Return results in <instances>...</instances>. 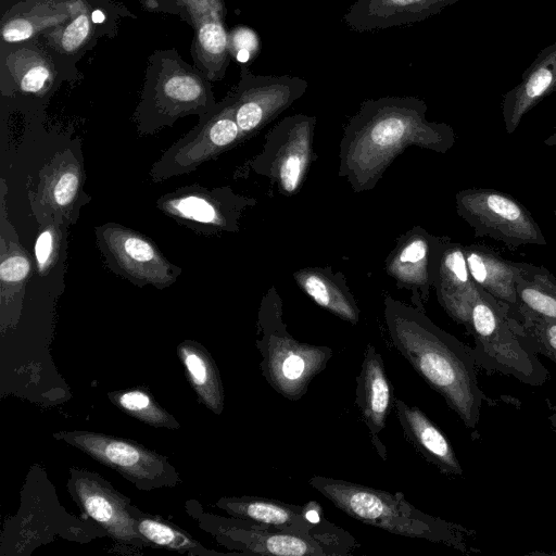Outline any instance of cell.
I'll use <instances>...</instances> for the list:
<instances>
[{
    "mask_svg": "<svg viewBox=\"0 0 556 556\" xmlns=\"http://www.w3.org/2000/svg\"><path fill=\"white\" fill-rule=\"evenodd\" d=\"M86 173L80 154L66 148L56 152L39 174L35 190H28V200L36 220L52 216L74 225L83 205L90 201L84 191Z\"/></svg>",
    "mask_w": 556,
    "mask_h": 556,
    "instance_id": "ac0fdd59",
    "label": "cell"
},
{
    "mask_svg": "<svg viewBox=\"0 0 556 556\" xmlns=\"http://www.w3.org/2000/svg\"><path fill=\"white\" fill-rule=\"evenodd\" d=\"M53 438L118 472L137 489L151 491L181 482L168 459L131 440L91 431H60Z\"/></svg>",
    "mask_w": 556,
    "mask_h": 556,
    "instance_id": "30bf717a",
    "label": "cell"
},
{
    "mask_svg": "<svg viewBox=\"0 0 556 556\" xmlns=\"http://www.w3.org/2000/svg\"><path fill=\"white\" fill-rule=\"evenodd\" d=\"M356 405L369 430L371 442L386 459V448L379 438L386 427L393 396L383 359L374 345L366 346L363 363L356 377Z\"/></svg>",
    "mask_w": 556,
    "mask_h": 556,
    "instance_id": "7402d4cb",
    "label": "cell"
},
{
    "mask_svg": "<svg viewBox=\"0 0 556 556\" xmlns=\"http://www.w3.org/2000/svg\"><path fill=\"white\" fill-rule=\"evenodd\" d=\"M516 291V308L542 318L556 319V278L544 266L535 265L519 280Z\"/></svg>",
    "mask_w": 556,
    "mask_h": 556,
    "instance_id": "d6a6232c",
    "label": "cell"
},
{
    "mask_svg": "<svg viewBox=\"0 0 556 556\" xmlns=\"http://www.w3.org/2000/svg\"><path fill=\"white\" fill-rule=\"evenodd\" d=\"M65 83L38 39L0 45V96L14 109L43 110Z\"/></svg>",
    "mask_w": 556,
    "mask_h": 556,
    "instance_id": "9a60e30c",
    "label": "cell"
},
{
    "mask_svg": "<svg viewBox=\"0 0 556 556\" xmlns=\"http://www.w3.org/2000/svg\"><path fill=\"white\" fill-rule=\"evenodd\" d=\"M241 142L229 91L211 111L199 116L192 129L163 152L151 166L149 176L160 182L191 173Z\"/></svg>",
    "mask_w": 556,
    "mask_h": 556,
    "instance_id": "8fae6325",
    "label": "cell"
},
{
    "mask_svg": "<svg viewBox=\"0 0 556 556\" xmlns=\"http://www.w3.org/2000/svg\"><path fill=\"white\" fill-rule=\"evenodd\" d=\"M7 185L1 179L0 210V299L1 307L20 309L34 264L29 252L21 244L18 235L7 216Z\"/></svg>",
    "mask_w": 556,
    "mask_h": 556,
    "instance_id": "83f0119b",
    "label": "cell"
},
{
    "mask_svg": "<svg viewBox=\"0 0 556 556\" xmlns=\"http://www.w3.org/2000/svg\"><path fill=\"white\" fill-rule=\"evenodd\" d=\"M123 18L137 16L117 0H77L71 18L38 40L64 81L75 84L83 77L78 62L101 38H114Z\"/></svg>",
    "mask_w": 556,
    "mask_h": 556,
    "instance_id": "ba28073f",
    "label": "cell"
},
{
    "mask_svg": "<svg viewBox=\"0 0 556 556\" xmlns=\"http://www.w3.org/2000/svg\"><path fill=\"white\" fill-rule=\"evenodd\" d=\"M459 0H355L343 15L352 30L370 31L417 23Z\"/></svg>",
    "mask_w": 556,
    "mask_h": 556,
    "instance_id": "603a6c76",
    "label": "cell"
},
{
    "mask_svg": "<svg viewBox=\"0 0 556 556\" xmlns=\"http://www.w3.org/2000/svg\"><path fill=\"white\" fill-rule=\"evenodd\" d=\"M298 287L318 306L356 325L361 311L341 271L327 267H304L293 273Z\"/></svg>",
    "mask_w": 556,
    "mask_h": 556,
    "instance_id": "f546056e",
    "label": "cell"
},
{
    "mask_svg": "<svg viewBox=\"0 0 556 556\" xmlns=\"http://www.w3.org/2000/svg\"><path fill=\"white\" fill-rule=\"evenodd\" d=\"M138 2L141 4L143 10L151 13H159L156 0H138Z\"/></svg>",
    "mask_w": 556,
    "mask_h": 556,
    "instance_id": "74e56055",
    "label": "cell"
},
{
    "mask_svg": "<svg viewBox=\"0 0 556 556\" xmlns=\"http://www.w3.org/2000/svg\"><path fill=\"white\" fill-rule=\"evenodd\" d=\"M465 328L473 338L478 366L533 387L548 380L549 371L539 357L535 342L511 307L480 287Z\"/></svg>",
    "mask_w": 556,
    "mask_h": 556,
    "instance_id": "8992f818",
    "label": "cell"
},
{
    "mask_svg": "<svg viewBox=\"0 0 556 556\" xmlns=\"http://www.w3.org/2000/svg\"><path fill=\"white\" fill-rule=\"evenodd\" d=\"M177 354L199 401L214 414H222L224 388L210 353L200 343L185 340L178 345Z\"/></svg>",
    "mask_w": 556,
    "mask_h": 556,
    "instance_id": "4dcf8cb0",
    "label": "cell"
},
{
    "mask_svg": "<svg viewBox=\"0 0 556 556\" xmlns=\"http://www.w3.org/2000/svg\"><path fill=\"white\" fill-rule=\"evenodd\" d=\"M394 407L405 438L442 473L463 476L456 453L440 428L417 406H410L395 397Z\"/></svg>",
    "mask_w": 556,
    "mask_h": 556,
    "instance_id": "4316f807",
    "label": "cell"
},
{
    "mask_svg": "<svg viewBox=\"0 0 556 556\" xmlns=\"http://www.w3.org/2000/svg\"><path fill=\"white\" fill-rule=\"evenodd\" d=\"M307 87L308 83L298 76L255 75L241 66L238 84L231 93L242 142L290 108Z\"/></svg>",
    "mask_w": 556,
    "mask_h": 556,
    "instance_id": "e0dca14e",
    "label": "cell"
},
{
    "mask_svg": "<svg viewBox=\"0 0 556 556\" xmlns=\"http://www.w3.org/2000/svg\"><path fill=\"white\" fill-rule=\"evenodd\" d=\"M67 227L52 216L39 223L34 244V260L40 277L50 275L65 260Z\"/></svg>",
    "mask_w": 556,
    "mask_h": 556,
    "instance_id": "e575fe53",
    "label": "cell"
},
{
    "mask_svg": "<svg viewBox=\"0 0 556 556\" xmlns=\"http://www.w3.org/2000/svg\"><path fill=\"white\" fill-rule=\"evenodd\" d=\"M317 117L298 113L283 117L267 132L262 150L249 167L267 178L277 191L294 195L303 186L316 154L313 149Z\"/></svg>",
    "mask_w": 556,
    "mask_h": 556,
    "instance_id": "9c48e42d",
    "label": "cell"
},
{
    "mask_svg": "<svg viewBox=\"0 0 556 556\" xmlns=\"http://www.w3.org/2000/svg\"><path fill=\"white\" fill-rule=\"evenodd\" d=\"M549 410H551V414L548 416V421L551 424V428L556 433V404L555 405L549 404Z\"/></svg>",
    "mask_w": 556,
    "mask_h": 556,
    "instance_id": "f35d334b",
    "label": "cell"
},
{
    "mask_svg": "<svg viewBox=\"0 0 556 556\" xmlns=\"http://www.w3.org/2000/svg\"><path fill=\"white\" fill-rule=\"evenodd\" d=\"M110 401L127 415L155 428L178 429L179 422L144 388L112 391Z\"/></svg>",
    "mask_w": 556,
    "mask_h": 556,
    "instance_id": "836d02e7",
    "label": "cell"
},
{
    "mask_svg": "<svg viewBox=\"0 0 556 556\" xmlns=\"http://www.w3.org/2000/svg\"><path fill=\"white\" fill-rule=\"evenodd\" d=\"M198 526L222 546L243 554L279 556H346L358 546L355 538L328 521L321 529L296 532L238 517L205 513L198 502L186 504Z\"/></svg>",
    "mask_w": 556,
    "mask_h": 556,
    "instance_id": "5b68a950",
    "label": "cell"
},
{
    "mask_svg": "<svg viewBox=\"0 0 556 556\" xmlns=\"http://www.w3.org/2000/svg\"><path fill=\"white\" fill-rule=\"evenodd\" d=\"M428 106L413 96L367 99L344 126L339 144L338 176L355 193L372 190L408 147L446 153L455 144L454 129L430 122Z\"/></svg>",
    "mask_w": 556,
    "mask_h": 556,
    "instance_id": "6da1fadb",
    "label": "cell"
},
{
    "mask_svg": "<svg viewBox=\"0 0 556 556\" xmlns=\"http://www.w3.org/2000/svg\"><path fill=\"white\" fill-rule=\"evenodd\" d=\"M216 103L212 81L195 65L174 48L157 49L148 59L134 121L139 135L150 136L181 117L201 116Z\"/></svg>",
    "mask_w": 556,
    "mask_h": 556,
    "instance_id": "277c9868",
    "label": "cell"
},
{
    "mask_svg": "<svg viewBox=\"0 0 556 556\" xmlns=\"http://www.w3.org/2000/svg\"><path fill=\"white\" fill-rule=\"evenodd\" d=\"M464 252L469 273L477 286L508 304L514 311L517 306V283L535 265L506 260L481 244L464 245Z\"/></svg>",
    "mask_w": 556,
    "mask_h": 556,
    "instance_id": "484cf974",
    "label": "cell"
},
{
    "mask_svg": "<svg viewBox=\"0 0 556 556\" xmlns=\"http://www.w3.org/2000/svg\"><path fill=\"white\" fill-rule=\"evenodd\" d=\"M547 147H556V126L553 128V132L544 140Z\"/></svg>",
    "mask_w": 556,
    "mask_h": 556,
    "instance_id": "ab89813d",
    "label": "cell"
},
{
    "mask_svg": "<svg viewBox=\"0 0 556 556\" xmlns=\"http://www.w3.org/2000/svg\"><path fill=\"white\" fill-rule=\"evenodd\" d=\"M77 0H0V45L38 39L65 24Z\"/></svg>",
    "mask_w": 556,
    "mask_h": 556,
    "instance_id": "44dd1931",
    "label": "cell"
},
{
    "mask_svg": "<svg viewBox=\"0 0 556 556\" xmlns=\"http://www.w3.org/2000/svg\"><path fill=\"white\" fill-rule=\"evenodd\" d=\"M72 498L83 511L116 542L137 548L150 547L135 529L131 501L100 475L72 468L67 481Z\"/></svg>",
    "mask_w": 556,
    "mask_h": 556,
    "instance_id": "d6986e66",
    "label": "cell"
},
{
    "mask_svg": "<svg viewBox=\"0 0 556 556\" xmlns=\"http://www.w3.org/2000/svg\"><path fill=\"white\" fill-rule=\"evenodd\" d=\"M556 91V40L545 47L525 71L518 85L502 100V116L508 135L515 132L523 116Z\"/></svg>",
    "mask_w": 556,
    "mask_h": 556,
    "instance_id": "d4e9b609",
    "label": "cell"
},
{
    "mask_svg": "<svg viewBox=\"0 0 556 556\" xmlns=\"http://www.w3.org/2000/svg\"><path fill=\"white\" fill-rule=\"evenodd\" d=\"M94 236L105 266L137 287L150 285L163 290L182 273L151 238L132 228L109 222L97 226Z\"/></svg>",
    "mask_w": 556,
    "mask_h": 556,
    "instance_id": "5bb4252c",
    "label": "cell"
},
{
    "mask_svg": "<svg viewBox=\"0 0 556 556\" xmlns=\"http://www.w3.org/2000/svg\"><path fill=\"white\" fill-rule=\"evenodd\" d=\"M308 484L359 522L396 535L444 544L465 553L472 551L468 543L473 531L419 510L402 492L391 493L323 476H313Z\"/></svg>",
    "mask_w": 556,
    "mask_h": 556,
    "instance_id": "3957f363",
    "label": "cell"
},
{
    "mask_svg": "<svg viewBox=\"0 0 556 556\" xmlns=\"http://www.w3.org/2000/svg\"><path fill=\"white\" fill-rule=\"evenodd\" d=\"M456 212L475 232L504 243L509 250L547 241L531 213L508 193L491 188H468L455 197Z\"/></svg>",
    "mask_w": 556,
    "mask_h": 556,
    "instance_id": "7c38bea8",
    "label": "cell"
},
{
    "mask_svg": "<svg viewBox=\"0 0 556 556\" xmlns=\"http://www.w3.org/2000/svg\"><path fill=\"white\" fill-rule=\"evenodd\" d=\"M256 348L262 356V375L274 391L289 401H299L312 380L332 357L329 346L294 339L283 321L282 300L275 286L263 295L257 313Z\"/></svg>",
    "mask_w": 556,
    "mask_h": 556,
    "instance_id": "52a82bcc",
    "label": "cell"
},
{
    "mask_svg": "<svg viewBox=\"0 0 556 556\" xmlns=\"http://www.w3.org/2000/svg\"><path fill=\"white\" fill-rule=\"evenodd\" d=\"M257 200L230 186L188 185L161 195L156 208L177 224L203 236L238 232L244 212Z\"/></svg>",
    "mask_w": 556,
    "mask_h": 556,
    "instance_id": "4fadbf2b",
    "label": "cell"
},
{
    "mask_svg": "<svg viewBox=\"0 0 556 556\" xmlns=\"http://www.w3.org/2000/svg\"><path fill=\"white\" fill-rule=\"evenodd\" d=\"M157 12L179 16L193 29L194 65L208 78L222 80L230 62L225 0H156Z\"/></svg>",
    "mask_w": 556,
    "mask_h": 556,
    "instance_id": "2e32d148",
    "label": "cell"
},
{
    "mask_svg": "<svg viewBox=\"0 0 556 556\" xmlns=\"http://www.w3.org/2000/svg\"><path fill=\"white\" fill-rule=\"evenodd\" d=\"M433 287L442 308L465 327L479 287L469 273L463 244L448 238L438 263Z\"/></svg>",
    "mask_w": 556,
    "mask_h": 556,
    "instance_id": "cb8c5ba5",
    "label": "cell"
},
{
    "mask_svg": "<svg viewBox=\"0 0 556 556\" xmlns=\"http://www.w3.org/2000/svg\"><path fill=\"white\" fill-rule=\"evenodd\" d=\"M215 506L229 516L248 519L296 532L311 533L328 520L311 521L304 506L258 496L243 495L219 498Z\"/></svg>",
    "mask_w": 556,
    "mask_h": 556,
    "instance_id": "f1b7e54d",
    "label": "cell"
},
{
    "mask_svg": "<svg viewBox=\"0 0 556 556\" xmlns=\"http://www.w3.org/2000/svg\"><path fill=\"white\" fill-rule=\"evenodd\" d=\"M513 314L533 339L539 353L556 364V319L542 318L520 308Z\"/></svg>",
    "mask_w": 556,
    "mask_h": 556,
    "instance_id": "d590c367",
    "label": "cell"
},
{
    "mask_svg": "<svg viewBox=\"0 0 556 556\" xmlns=\"http://www.w3.org/2000/svg\"><path fill=\"white\" fill-rule=\"evenodd\" d=\"M384 321L397 352L464 426L475 429L486 395L479 384L472 348L438 327L424 309L391 295L384 298Z\"/></svg>",
    "mask_w": 556,
    "mask_h": 556,
    "instance_id": "7a4b0ae2",
    "label": "cell"
},
{
    "mask_svg": "<svg viewBox=\"0 0 556 556\" xmlns=\"http://www.w3.org/2000/svg\"><path fill=\"white\" fill-rule=\"evenodd\" d=\"M554 215L556 216V208H555V211H554Z\"/></svg>",
    "mask_w": 556,
    "mask_h": 556,
    "instance_id": "60d3db41",
    "label": "cell"
},
{
    "mask_svg": "<svg viewBox=\"0 0 556 556\" xmlns=\"http://www.w3.org/2000/svg\"><path fill=\"white\" fill-rule=\"evenodd\" d=\"M447 237H438L420 226L401 235L387 256L384 270L396 286L412 292L415 306L424 309L433 287L438 263Z\"/></svg>",
    "mask_w": 556,
    "mask_h": 556,
    "instance_id": "ffe728a7",
    "label": "cell"
},
{
    "mask_svg": "<svg viewBox=\"0 0 556 556\" xmlns=\"http://www.w3.org/2000/svg\"><path fill=\"white\" fill-rule=\"evenodd\" d=\"M229 48L239 61L247 60L256 50L257 38L251 29L237 27L229 33Z\"/></svg>",
    "mask_w": 556,
    "mask_h": 556,
    "instance_id": "8d00e7d4",
    "label": "cell"
},
{
    "mask_svg": "<svg viewBox=\"0 0 556 556\" xmlns=\"http://www.w3.org/2000/svg\"><path fill=\"white\" fill-rule=\"evenodd\" d=\"M130 515L135 529L150 547L188 554L191 556H211L220 553L207 549L184 529L157 516L140 510L131 503Z\"/></svg>",
    "mask_w": 556,
    "mask_h": 556,
    "instance_id": "1f68e13d",
    "label": "cell"
}]
</instances>
